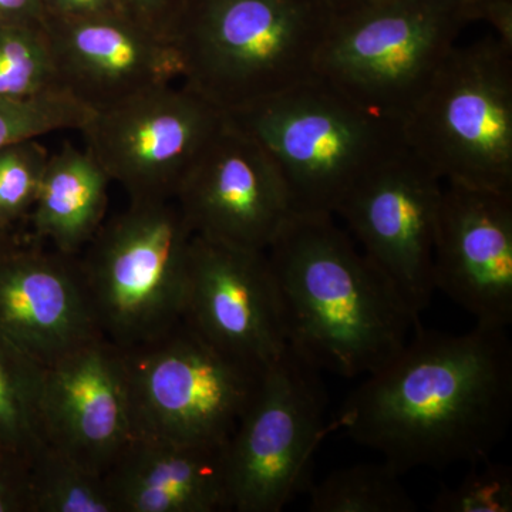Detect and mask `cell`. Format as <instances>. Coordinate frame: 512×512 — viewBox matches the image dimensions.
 Segmentation results:
<instances>
[{
    "mask_svg": "<svg viewBox=\"0 0 512 512\" xmlns=\"http://www.w3.org/2000/svg\"><path fill=\"white\" fill-rule=\"evenodd\" d=\"M326 407L319 370L288 346L262 373L228 441L231 511L281 512L311 487L313 457L326 434Z\"/></svg>",
    "mask_w": 512,
    "mask_h": 512,
    "instance_id": "9c48e42d",
    "label": "cell"
},
{
    "mask_svg": "<svg viewBox=\"0 0 512 512\" xmlns=\"http://www.w3.org/2000/svg\"><path fill=\"white\" fill-rule=\"evenodd\" d=\"M30 512H116L103 474L46 446L30 464Z\"/></svg>",
    "mask_w": 512,
    "mask_h": 512,
    "instance_id": "7402d4cb",
    "label": "cell"
},
{
    "mask_svg": "<svg viewBox=\"0 0 512 512\" xmlns=\"http://www.w3.org/2000/svg\"><path fill=\"white\" fill-rule=\"evenodd\" d=\"M410 151L443 183L512 191V49L454 46L402 120Z\"/></svg>",
    "mask_w": 512,
    "mask_h": 512,
    "instance_id": "5b68a950",
    "label": "cell"
},
{
    "mask_svg": "<svg viewBox=\"0 0 512 512\" xmlns=\"http://www.w3.org/2000/svg\"><path fill=\"white\" fill-rule=\"evenodd\" d=\"M443 181L409 148L376 168L340 205L357 247L414 315L429 306Z\"/></svg>",
    "mask_w": 512,
    "mask_h": 512,
    "instance_id": "8fae6325",
    "label": "cell"
},
{
    "mask_svg": "<svg viewBox=\"0 0 512 512\" xmlns=\"http://www.w3.org/2000/svg\"><path fill=\"white\" fill-rule=\"evenodd\" d=\"M16 239H18V237H16L15 232L0 227V251H2V249L8 248L9 245H12L13 242L16 241Z\"/></svg>",
    "mask_w": 512,
    "mask_h": 512,
    "instance_id": "d6a6232c",
    "label": "cell"
},
{
    "mask_svg": "<svg viewBox=\"0 0 512 512\" xmlns=\"http://www.w3.org/2000/svg\"><path fill=\"white\" fill-rule=\"evenodd\" d=\"M335 218L293 214L266 256L289 348L319 372L352 379L396 356L420 316Z\"/></svg>",
    "mask_w": 512,
    "mask_h": 512,
    "instance_id": "7a4b0ae2",
    "label": "cell"
},
{
    "mask_svg": "<svg viewBox=\"0 0 512 512\" xmlns=\"http://www.w3.org/2000/svg\"><path fill=\"white\" fill-rule=\"evenodd\" d=\"M325 0H194L174 45L181 83L227 116L316 77Z\"/></svg>",
    "mask_w": 512,
    "mask_h": 512,
    "instance_id": "3957f363",
    "label": "cell"
},
{
    "mask_svg": "<svg viewBox=\"0 0 512 512\" xmlns=\"http://www.w3.org/2000/svg\"><path fill=\"white\" fill-rule=\"evenodd\" d=\"M181 83V82H180ZM227 114L181 83L93 113L86 148L130 201L174 198Z\"/></svg>",
    "mask_w": 512,
    "mask_h": 512,
    "instance_id": "30bf717a",
    "label": "cell"
},
{
    "mask_svg": "<svg viewBox=\"0 0 512 512\" xmlns=\"http://www.w3.org/2000/svg\"><path fill=\"white\" fill-rule=\"evenodd\" d=\"M512 419L507 329L464 333L416 323L386 365L363 376L330 424L400 474L490 458Z\"/></svg>",
    "mask_w": 512,
    "mask_h": 512,
    "instance_id": "6da1fadb",
    "label": "cell"
},
{
    "mask_svg": "<svg viewBox=\"0 0 512 512\" xmlns=\"http://www.w3.org/2000/svg\"><path fill=\"white\" fill-rule=\"evenodd\" d=\"M0 512H30V464L0 451Z\"/></svg>",
    "mask_w": 512,
    "mask_h": 512,
    "instance_id": "83f0119b",
    "label": "cell"
},
{
    "mask_svg": "<svg viewBox=\"0 0 512 512\" xmlns=\"http://www.w3.org/2000/svg\"><path fill=\"white\" fill-rule=\"evenodd\" d=\"M120 350L141 439L227 444L265 370L215 348L184 320Z\"/></svg>",
    "mask_w": 512,
    "mask_h": 512,
    "instance_id": "ba28073f",
    "label": "cell"
},
{
    "mask_svg": "<svg viewBox=\"0 0 512 512\" xmlns=\"http://www.w3.org/2000/svg\"><path fill=\"white\" fill-rule=\"evenodd\" d=\"M473 470L453 487H443L431 501L434 512H511L512 470L490 458L471 464Z\"/></svg>",
    "mask_w": 512,
    "mask_h": 512,
    "instance_id": "484cf974",
    "label": "cell"
},
{
    "mask_svg": "<svg viewBox=\"0 0 512 512\" xmlns=\"http://www.w3.org/2000/svg\"><path fill=\"white\" fill-rule=\"evenodd\" d=\"M99 336L79 255L19 238L0 251V338L49 367Z\"/></svg>",
    "mask_w": 512,
    "mask_h": 512,
    "instance_id": "9a60e30c",
    "label": "cell"
},
{
    "mask_svg": "<svg viewBox=\"0 0 512 512\" xmlns=\"http://www.w3.org/2000/svg\"><path fill=\"white\" fill-rule=\"evenodd\" d=\"M181 320L215 348L258 369H266L288 349L266 251L194 235Z\"/></svg>",
    "mask_w": 512,
    "mask_h": 512,
    "instance_id": "4fadbf2b",
    "label": "cell"
},
{
    "mask_svg": "<svg viewBox=\"0 0 512 512\" xmlns=\"http://www.w3.org/2000/svg\"><path fill=\"white\" fill-rule=\"evenodd\" d=\"M227 444L133 437L103 474L116 512L231 511Z\"/></svg>",
    "mask_w": 512,
    "mask_h": 512,
    "instance_id": "ac0fdd59",
    "label": "cell"
},
{
    "mask_svg": "<svg viewBox=\"0 0 512 512\" xmlns=\"http://www.w3.org/2000/svg\"><path fill=\"white\" fill-rule=\"evenodd\" d=\"M37 140L0 150V227L9 231L28 220L49 161V151Z\"/></svg>",
    "mask_w": 512,
    "mask_h": 512,
    "instance_id": "d4e9b609",
    "label": "cell"
},
{
    "mask_svg": "<svg viewBox=\"0 0 512 512\" xmlns=\"http://www.w3.org/2000/svg\"><path fill=\"white\" fill-rule=\"evenodd\" d=\"M261 144L293 214L335 215L357 185L407 148L402 123L318 76L228 116Z\"/></svg>",
    "mask_w": 512,
    "mask_h": 512,
    "instance_id": "277c9868",
    "label": "cell"
},
{
    "mask_svg": "<svg viewBox=\"0 0 512 512\" xmlns=\"http://www.w3.org/2000/svg\"><path fill=\"white\" fill-rule=\"evenodd\" d=\"M370 2H373V0H325L326 5H328L333 15L349 12V10L359 8V6L366 5V3Z\"/></svg>",
    "mask_w": 512,
    "mask_h": 512,
    "instance_id": "1f68e13d",
    "label": "cell"
},
{
    "mask_svg": "<svg viewBox=\"0 0 512 512\" xmlns=\"http://www.w3.org/2000/svg\"><path fill=\"white\" fill-rule=\"evenodd\" d=\"M60 89L42 23L0 25V99L22 100Z\"/></svg>",
    "mask_w": 512,
    "mask_h": 512,
    "instance_id": "603a6c76",
    "label": "cell"
},
{
    "mask_svg": "<svg viewBox=\"0 0 512 512\" xmlns=\"http://www.w3.org/2000/svg\"><path fill=\"white\" fill-rule=\"evenodd\" d=\"M42 416L47 446L106 473L134 437L119 346L99 336L46 367Z\"/></svg>",
    "mask_w": 512,
    "mask_h": 512,
    "instance_id": "2e32d148",
    "label": "cell"
},
{
    "mask_svg": "<svg viewBox=\"0 0 512 512\" xmlns=\"http://www.w3.org/2000/svg\"><path fill=\"white\" fill-rule=\"evenodd\" d=\"M93 113L64 90L30 99H0V150L55 131H80Z\"/></svg>",
    "mask_w": 512,
    "mask_h": 512,
    "instance_id": "cb8c5ba5",
    "label": "cell"
},
{
    "mask_svg": "<svg viewBox=\"0 0 512 512\" xmlns=\"http://www.w3.org/2000/svg\"><path fill=\"white\" fill-rule=\"evenodd\" d=\"M43 0H0V25L42 23Z\"/></svg>",
    "mask_w": 512,
    "mask_h": 512,
    "instance_id": "4dcf8cb0",
    "label": "cell"
},
{
    "mask_svg": "<svg viewBox=\"0 0 512 512\" xmlns=\"http://www.w3.org/2000/svg\"><path fill=\"white\" fill-rule=\"evenodd\" d=\"M174 198L194 235L252 251L271 247L293 215L271 158L228 116Z\"/></svg>",
    "mask_w": 512,
    "mask_h": 512,
    "instance_id": "7c38bea8",
    "label": "cell"
},
{
    "mask_svg": "<svg viewBox=\"0 0 512 512\" xmlns=\"http://www.w3.org/2000/svg\"><path fill=\"white\" fill-rule=\"evenodd\" d=\"M470 23L485 22L495 37L512 49V0H464Z\"/></svg>",
    "mask_w": 512,
    "mask_h": 512,
    "instance_id": "f546056e",
    "label": "cell"
},
{
    "mask_svg": "<svg viewBox=\"0 0 512 512\" xmlns=\"http://www.w3.org/2000/svg\"><path fill=\"white\" fill-rule=\"evenodd\" d=\"M45 370L0 338V451L29 464L47 446L42 416Z\"/></svg>",
    "mask_w": 512,
    "mask_h": 512,
    "instance_id": "ffe728a7",
    "label": "cell"
},
{
    "mask_svg": "<svg viewBox=\"0 0 512 512\" xmlns=\"http://www.w3.org/2000/svg\"><path fill=\"white\" fill-rule=\"evenodd\" d=\"M467 25L464 0H373L333 15L316 76L402 123Z\"/></svg>",
    "mask_w": 512,
    "mask_h": 512,
    "instance_id": "8992f818",
    "label": "cell"
},
{
    "mask_svg": "<svg viewBox=\"0 0 512 512\" xmlns=\"http://www.w3.org/2000/svg\"><path fill=\"white\" fill-rule=\"evenodd\" d=\"M128 16L174 43V37L194 0H124Z\"/></svg>",
    "mask_w": 512,
    "mask_h": 512,
    "instance_id": "4316f807",
    "label": "cell"
},
{
    "mask_svg": "<svg viewBox=\"0 0 512 512\" xmlns=\"http://www.w3.org/2000/svg\"><path fill=\"white\" fill-rule=\"evenodd\" d=\"M110 16H128L124 0H43V19L86 20Z\"/></svg>",
    "mask_w": 512,
    "mask_h": 512,
    "instance_id": "f1b7e54d",
    "label": "cell"
},
{
    "mask_svg": "<svg viewBox=\"0 0 512 512\" xmlns=\"http://www.w3.org/2000/svg\"><path fill=\"white\" fill-rule=\"evenodd\" d=\"M433 279L477 325H511L512 191L443 183Z\"/></svg>",
    "mask_w": 512,
    "mask_h": 512,
    "instance_id": "5bb4252c",
    "label": "cell"
},
{
    "mask_svg": "<svg viewBox=\"0 0 512 512\" xmlns=\"http://www.w3.org/2000/svg\"><path fill=\"white\" fill-rule=\"evenodd\" d=\"M110 183L87 148L67 143L50 154L28 217L32 239L79 255L106 221Z\"/></svg>",
    "mask_w": 512,
    "mask_h": 512,
    "instance_id": "d6986e66",
    "label": "cell"
},
{
    "mask_svg": "<svg viewBox=\"0 0 512 512\" xmlns=\"http://www.w3.org/2000/svg\"><path fill=\"white\" fill-rule=\"evenodd\" d=\"M194 231L175 198L130 201L79 254L101 335L119 348L180 322Z\"/></svg>",
    "mask_w": 512,
    "mask_h": 512,
    "instance_id": "52a82bcc",
    "label": "cell"
},
{
    "mask_svg": "<svg viewBox=\"0 0 512 512\" xmlns=\"http://www.w3.org/2000/svg\"><path fill=\"white\" fill-rule=\"evenodd\" d=\"M42 25L52 46L60 89L94 113L181 80L174 43L130 16L43 19Z\"/></svg>",
    "mask_w": 512,
    "mask_h": 512,
    "instance_id": "e0dca14e",
    "label": "cell"
},
{
    "mask_svg": "<svg viewBox=\"0 0 512 512\" xmlns=\"http://www.w3.org/2000/svg\"><path fill=\"white\" fill-rule=\"evenodd\" d=\"M402 474L382 460L339 468L309 487L311 512H414Z\"/></svg>",
    "mask_w": 512,
    "mask_h": 512,
    "instance_id": "44dd1931",
    "label": "cell"
}]
</instances>
